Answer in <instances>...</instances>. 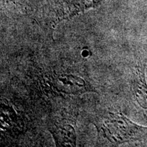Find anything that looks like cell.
<instances>
[{
  "label": "cell",
  "mask_w": 147,
  "mask_h": 147,
  "mask_svg": "<svg viewBox=\"0 0 147 147\" xmlns=\"http://www.w3.org/2000/svg\"><path fill=\"white\" fill-rule=\"evenodd\" d=\"M51 132L59 146H75V130L69 125H56Z\"/></svg>",
  "instance_id": "3957f363"
},
{
  "label": "cell",
  "mask_w": 147,
  "mask_h": 147,
  "mask_svg": "<svg viewBox=\"0 0 147 147\" xmlns=\"http://www.w3.org/2000/svg\"><path fill=\"white\" fill-rule=\"evenodd\" d=\"M145 65L143 62L140 61V63L136 67L132 86L134 97L139 105L144 109H147V84L145 78Z\"/></svg>",
  "instance_id": "7a4b0ae2"
},
{
  "label": "cell",
  "mask_w": 147,
  "mask_h": 147,
  "mask_svg": "<svg viewBox=\"0 0 147 147\" xmlns=\"http://www.w3.org/2000/svg\"><path fill=\"white\" fill-rule=\"evenodd\" d=\"M57 84L62 89L67 90L72 93H80L85 92L88 89L87 84L82 78L71 75L61 76L57 78Z\"/></svg>",
  "instance_id": "277c9868"
},
{
  "label": "cell",
  "mask_w": 147,
  "mask_h": 147,
  "mask_svg": "<svg viewBox=\"0 0 147 147\" xmlns=\"http://www.w3.org/2000/svg\"><path fill=\"white\" fill-rule=\"evenodd\" d=\"M93 123L97 127L100 142L106 140L112 145L137 140L146 134L144 127L118 113L104 112L95 117Z\"/></svg>",
  "instance_id": "6da1fadb"
}]
</instances>
